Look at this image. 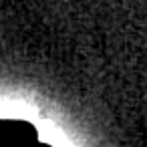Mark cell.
<instances>
[{
    "label": "cell",
    "instance_id": "cell-2",
    "mask_svg": "<svg viewBox=\"0 0 147 147\" xmlns=\"http://www.w3.org/2000/svg\"><path fill=\"white\" fill-rule=\"evenodd\" d=\"M32 147H53L51 143H45V141H38V143H34Z\"/></svg>",
    "mask_w": 147,
    "mask_h": 147
},
{
    "label": "cell",
    "instance_id": "cell-1",
    "mask_svg": "<svg viewBox=\"0 0 147 147\" xmlns=\"http://www.w3.org/2000/svg\"><path fill=\"white\" fill-rule=\"evenodd\" d=\"M38 141L34 123L24 119H0V147H32Z\"/></svg>",
    "mask_w": 147,
    "mask_h": 147
}]
</instances>
